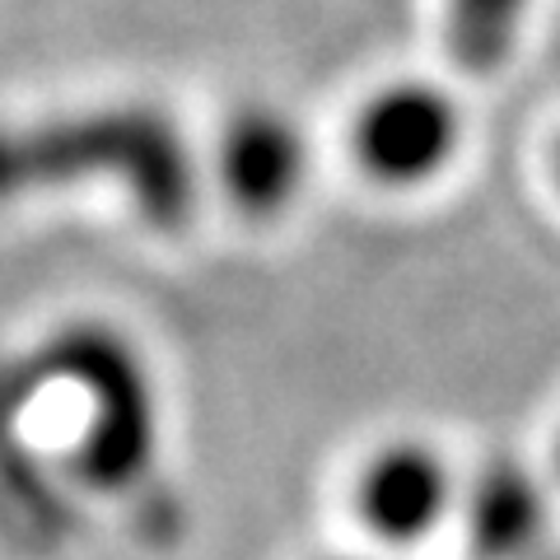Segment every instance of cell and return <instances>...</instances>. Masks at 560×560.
<instances>
[{"instance_id": "2", "label": "cell", "mask_w": 560, "mask_h": 560, "mask_svg": "<svg viewBox=\"0 0 560 560\" xmlns=\"http://www.w3.org/2000/svg\"><path fill=\"white\" fill-rule=\"evenodd\" d=\"M467 136L463 103L453 90L420 75H401L360 98L346 127V154L378 191H420L458 164Z\"/></svg>"}, {"instance_id": "4", "label": "cell", "mask_w": 560, "mask_h": 560, "mask_svg": "<svg viewBox=\"0 0 560 560\" xmlns=\"http://www.w3.org/2000/svg\"><path fill=\"white\" fill-rule=\"evenodd\" d=\"M215 183L238 215H285L308 183V140L300 121L271 103H248L230 113L215 136Z\"/></svg>"}, {"instance_id": "5", "label": "cell", "mask_w": 560, "mask_h": 560, "mask_svg": "<svg viewBox=\"0 0 560 560\" xmlns=\"http://www.w3.org/2000/svg\"><path fill=\"white\" fill-rule=\"evenodd\" d=\"M533 0H440L444 51L463 75L490 80L518 51Z\"/></svg>"}, {"instance_id": "3", "label": "cell", "mask_w": 560, "mask_h": 560, "mask_svg": "<svg viewBox=\"0 0 560 560\" xmlns=\"http://www.w3.org/2000/svg\"><path fill=\"white\" fill-rule=\"evenodd\" d=\"M346 510L374 551L401 560L453 518L458 471L440 444L393 434V440H378L350 471Z\"/></svg>"}, {"instance_id": "1", "label": "cell", "mask_w": 560, "mask_h": 560, "mask_svg": "<svg viewBox=\"0 0 560 560\" xmlns=\"http://www.w3.org/2000/svg\"><path fill=\"white\" fill-rule=\"evenodd\" d=\"M84 183L117 191L150 230H183L201 197V164L178 121L145 103L0 121V206Z\"/></svg>"}, {"instance_id": "7", "label": "cell", "mask_w": 560, "mask_h": 560, "mask_svg": "<svg viewBox=\"0 0 560 560\" xmlns=\"http://www.w3.org/2000/svg\"><path fill=\"white\" fill-rule=\"evenodd\" d=\"M327 560H397V556H383V551H355V556H327Z\"/></svg>"}, {"instance_id": "6", "label": "cell", "mask_w": 560, "mask_h": 560, "mask_svg": "<svg viewBox=\"0 0 560 560\" xmlns=\"http://www.w3.org/2000/svg\"><path fill=\"white\" fill-rule=\"evenodd\" d=\"M547 164H551V183H556V191H560V131H556V140H551V154H547Z\"/></svg>"}]
</instances>
